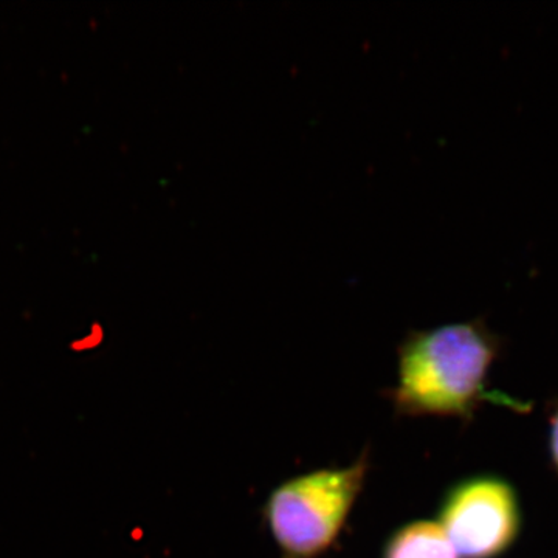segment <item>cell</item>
<instances>
[{"label": "cell", "instance_id": "6da1fadb", "mask_svg": "<svg viewBox=\"0 0 558 558\" xmlns=\"http://www.w3.org/2000/svg\"><path fill=\"white\" fill-rule=\"evenodd\" d=\"M502 349L484 318L410 330L398 347V384L388 391L396 414L470 422L486 402L509 405L488 391Z\"/></svg>", "mask_w": 558, "mask_h": 558}, {"label": "cell", "instance_id": "7a4b0ae2", "mask_svg": "<svg viewBox=\"0 0 558 558\" xmlns=\"http://www.w3.org/2000/svg\"><path fill=\"white\" fill-rule=\"evenodd\" d=\"M369 472L368 451L347 468L318 469L286 480L264 502L263 519L279 558H319L347 526Z\"/></svg>", "mask_w": 558, "mask_h": 558}, {"label": "cell", "instance_id": "3957f363", "mask_svg": "<svg viewBox=\"0 0 558 558\" xmlns=\"http://www.w3.org/2000/svg\"><path fill=\"white\" fill-rule=\"evenodd\" d=\"M438 523L459 557L501 558L523 531L519 492L497 473L465 476L440 499Z\"/></svg>", "mask_w": 558, "mask_h": 558}, {"label": "cell", "instance_id": "277c9868", "mask_svg": "<svg viewBox=\"0 0 558 558\" xmlns=\"http://www.w3.org/2000/svg\"><path fill=\"white\" fill-rule=\"evenodd\" d=\"M381 558H461L438 521L416 520L389 535Z\"/></svg>", "mask_w": 558, "mask_h": 558}, {"label": "cell", "instance_id": "5b68a950", "mask_svg": "<svg viewBox=\"0 0 558 558\" xmlns=\"http://www.w3.org/2000/svg\"><path fill=\"white\" fill-rule=\"evenodd\" d=\"M548 451L550 464L558 473V403L549 414Z\"/></svg>", "mask_w": 558, "mask_h": 558}]
</instances>
